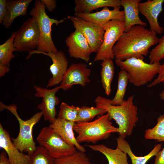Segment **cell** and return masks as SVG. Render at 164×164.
I'll list each match as a JSON object with an SVG mask.
<instances>
[{
  "mask_svg": "<svg viewBox=\"0 0 164 164\" xmlns=\"http://www.w3.org/2000/svg\"><path fill=\"white\" fill-rule=\"evenodd\" d=\"M150 63L160 62L164 59V35L159 39L158 44L149 52Z\"/></svg>",
  "mask_w": 164,
  "mask_h": 164,
  "instance_id": "32",
  "label": "cell"
},
{
  "mask_svg": "<svg viewBox=\"0 0 164 164\" xmlns=\"http://www.w3.org/2000/svg\"><path fill=\"white\" fill-rule=\"evenodd\" d=\"M9 67L0 64V77L4 76L5 73L9 72Z\"/></svg>",
  "mask_w": 164,
  "mask_h": 164,
  "instance_id": "38",
  "label": "cell"
},
{
  "mask_svg": "<svg viewBox=\"0 0 164 164\" xmlns=\"http://www.w3.org/2000/svg\"><path fill=\"white\" fill-rule=\"evenodd\" d=\"M40 1L50 12H53L56 7V3L55 0H40Z\"/></svg>",
  "mask_w": 164,
  "mask_h": 164,
  "instance_id": "35",
  "label": "cell"
},
{
  "mask_svg": "<svg viewBox=\"0 0 164 164\" xmlns=\"http://www.w3.org/2000/svg\"><path fill=\"white\" fill-rule=\"evenodd\" d=\"M0 147L7 155L11 164H29L30 156L20 152L15 146L9 132L0 123Z\"/></svg>",
  "mask_w": 164,
  "mask_h": 164,
  "instance_id": "16",
  "label": "cell"
},
{
  "mask_svg": "<svg viewBox=\"0 0 164 164\" xmlns=\"http://www.w3.org/2000/svg\"><path fill=\"white\" fill-rule=\"evenodd\" d=\"M30 156L29 164H54L55 159L43 147L39 145Z\"/></svg>",
  "mask_w": 164,
  "mask_h": 164,
  "instance_id": "30",
  "label": "cell"
},
{
  "mask_svg": "<svg viewBox=\"0 0 164 164\" xmlns=\"http://www.w3.org/2000/svg\"><path fill=\"white\" fill-rule=\"evenodd\" d=\"M6 0H0V24L3 23L7 12Z\"/></svg>",
  "mask_w": 164,
  "mask_h": 164,
  "instance_id": "34",
  "label": "cell"
},
{
  "mask_svg": "<svg viewBox=\"0 0 164 164\" xmlns=\"http://www.w3.org/2000/svg\"><path fill=\"white\" fill-rule=\"evenodd\" d=\"M102 27L105 30L104 39L94 61L115 58L113 47L125 29V21L117 19L109 21Z\"/></svg>",
  "mask_w": 164,
  "mask_h": 164,
  "instance_id": "8",
  "label": "cell"
},
{
  "mask_svg": "<svg viewBox=\"0 0 164 164\" xmlns=\"http://www.w3.org/2000/svg\"><path fill=\"white\" fill-rule=\"evenodd\" d=\"M106 113V110L101 108L83 106L80 108L76 122H90L96 116L102 115Z\"/></svg>",
  "mask_w": 164,
  "mask_h": 164,
  "instance_id": "27",
  "label": "cell"
},
{
  "mask_svg": "<svg viewBox=\"0 0 164 164\" xmlns=\"http://www.w3.org/2000/svg\"><path fill=\"white\" fill-rule=\"evenodd\" d=\"M154 164H164V147L155 155Z\"/></svg>",
  "mask_w": 164,
  "mask_h": 164,
  "instance_id": "36",
  "label": "cell"
},
{
  "mask_svg": "<svg viewBox=\"0 0 164 164\" xmlns=\"http://www.w3.org/2000/svg\"><path fill=\"white\" fill-rule=\"evenodd\" d=\"M91 73V69L85 63H80L71 64L68 67L60 84V89L66 91L75 84L84 87L90 82L89 77Z\"/></svg>",
  "mask_w": 164,
  "mask_h": 164,
  "instance_id": "13",
  "label": "cell"
},
{
  "mask_svg": "<svg viewBox=\"0 0 164 164\" xmlns=\"http://www.w3.org/2000/svg\"><path fill=\"white\" fill-rule=\"evenodd\" d=\"M128 82L127 72L121 70L118 74V87L116 93L114 97L111 100L110 103L111 104L118 105L123 102Z\"/></svg>",
  "mask_w": 164,
  "mask_h": 164,
  "instance_id": "26",
  "label": "cell"
},
{
  "mask_svg": "<svg viewBox=\"0 0 164 164\" xmlns=\"http://www.w3.org/2000/svg\"><path fill=\"white\" fill-rule=\"evenodd\" d=\"M157 77L147 85L149 87H152L160 83H164V63L161 64L159 71Z\"/></svg>",
  "mask_w": 164,
  "mask_h": 164,
  "instance_id": "33",
  "label": "cell"
},
{
  "mask_svg": "<svg viewBox=\"0 0 164 164\" xmlns=\"http://www.w3.org/2000/svg\"><path fill=\"white\" fill-rule=\"evenodd\" d=\"M111 121L107 113L93 121L75 122L73 129L78 134L76 137L78 142L95 144L99 141L107 139L111 133H118V128L113 126Z\"/></svg>",
  "mask_w": 164,
  "mask_h": 164,
  "instance_id": "3",
  "label": "cell"
},
{
  "mask_svg": "<svg viewBox=\"0 0 164 164\" xmlns=\"http://www.w3.org/2000/svg\"><path fill=\"white\" fill-rule=\"evenodd\" d=\"M75 28L85 37L89 44L92 53H97L104 39L105 30L103 27L85 20L75 16H67Z\"/></svg>",
  "mask_w": 164,
  "mask_h": 164,
  "instance_id": "10",
  "label": "cell"
},
{
  "mask_svg": "<svg viewBox=\"0 0 164 164\" xmlns=\"http://www.w3.org/2000/svg\"><path fill=\"white\" fill-rule=\"evenodd\" d=\"M164 0H148L139 2V12L146 18L150 26V30L156 34H161L163 28L159 24L158 18L163 10Z\"/></svg>",
  "mask_w": 164,
  "mask_h": 164,
  "instance_id": "15",
  "label": "cell"
},
{
  "mask_svg": "<svg viewBox=\"0 0 164 164\" xmlns=\"http://www.w3.org/2000/svg\"><path fill=\"white\" fill-rule=\"evenodd\" d=\"M14 45L18 52H29L38 46L40 31L36 19L32 17L26 21L15 32Z\"/></svg>",
  "mask_w": 164,
  "mask_h": 164,
  "instance_id": "9",
  "label": "cell"
},
{
  "mask_svg": "<svg viewBox=\"0 0 164 164\" xmlns=\"http://www.w3.org/2000/svg\"><path fill=\"white\" fill-rule=\"evenodd\" d=\"M157 121L154 127L145 131V138L148 140H155L158 142H164V114H160Z\"/></svg>",
  "mask_w": 164,
  "mask_h": 164,
  "instance_id": "28",
  "label": "cell"
},
{
  "mask_svg": "<svg viewBox=\"0 0 164 164\" xmlns=\"http://www.w3.org/2000/svg\"><path fill=\"white\" fill-rule=\"evenodd\" d=\"M134 97L130 96L118 105L111 104L110 99L100 96H97L94 100L96 106L105 109L110 119L115 121L118 126L119 136L124 138L132 134L138 120V108L134 104Z\"/></svg>",
  "mask_w": 164,
  "mask_h": 164,
  "instance_id": "2",
  "label": "cell"
},
{
  "mask_svg": "<svg viewBox=\"0 0 164 164\" xmlns=\"http://www.w3.org/2000/svg\"><path fill=\"white\" fill-rule=\"evenodd\" d=\"M29 14L36 20L40 31V39L37 48L38 51L48 53L57 51L51 36V27L53 24L58 26L64 20H58L49 17L45 11V7L39 0H36Z\"/></svg>",
  "mask_w": 164,
  "mask_h": 164,
  "instance_id": "6",
  "label": "cell"
},
{
  "mask_svg": "<svg viewBox=\"0 0 164 164\" xmlns=\"http://www.w3.org/2000/svg\"><path fill=\"white\" fill-rule=\"evenodd\" d=\"M74 11L76 13H90L101 7H112L120 8L121 0H75Z\"/></svg>",
  "mask_w": 164,
  "mask_h": 164,
  "instance_id": "21",
  "label": "cell"
},
{
  "mask_svg": "<svg viewBox=\"0 0 164 164\" xmlns=\"http://www.w3.org/2000/svg\"><path fill=\"white\" fill-rule=\"evenodd\" d=\"M34 87L36 91L35 96L43 98L38 108L42 112L44 120L52 123L56 118V106L59 104L60 101L56 94L61 89L60 86L50 89L36 85Z\"/></svg>",
  "mask_w": 164,
  "mask_h": 164,
  "instance_id": "11",
  "label": "cell"
},
{
  "mask_svg": "<svg viewBox=\"0 0 164 164\" xmlns=\"http://www.w3.org/2000/svg\"><path fill=\"white\" fill-rule=\"evenodd\" d=\"M80 107L69 105L65 102L61 103L57 118L76 122Z\"/></svg>",
  "mask_w": 164,
  "mask_h": 164,
  "instance_id": "31",
  "label": "cell"
},
{
  "mask_svg": "<svg viewBox=\"0 0 164 164\" xmlns=\"http://www.w3.org/2000/svg\"><path fill=\"white\" fill-rule=\"evenodd\" d=\"M54 164H92L85 152L77 150L73 154L55 159Z\"/></svg>",
  "mask_w": 164,
  "mask_h": 164,
  "instance_id": "29",
  "label": "cell"
},
{
  "mask_svg": "<svg viewBox=\"0 0 164 164\" xmlns=\"http://www.w3.org/2000/svg\"><path fill=\"white\" fill-rule=\"evenodd\" d=\"M32 0H7V12L2 23L6 29L9 28L14 19L21 16H26L27 9Z\"/></svg>",
  "mask_w": 164,
  "mask_h": 164,
  "instance_id": "20",
  "label": "cell"
},
{
  "mask_svg": "<svg viewBox=\"0 0 164 164\" xmlns=\"http://www.w3.org/2000/svg\"><path fill=\"white\" fill-rule=\"evenodd\" d=\"M116 64L127 73L128 82L137 87L147 84L158 74L160 62L147 63L143 60L132 58L124 61L115 59Z\"/></svg>",
  "mask_w": 164,
  "mask_h": 164,
  "instance_id": "5",
  "label": "cell"
},
{
  "mask_svg": "<svg viewBox=\"0 0 164 164\" xmlns=\"http://www.w3.org/2000/svg\"><path fill=\"white\" fill-rule=\"evenodd\" d=\"M102 66L101 72V81L105 94L109 95L111 92V84L114 72V66L112 59H105L101 64Z\"/></svg>",
  "mask_w": 164,
  "mask_h": 164,
  "instance_id": "24",
  "label": "cell"
},
{
  "mask_svg": "<svg viewBox=\"0 0 164 164\" xmlns=\"http://www.w3.org/2000/svg\"><path fill=\"white\" fill-rule=\"evenodd\" d=\"M86 146L103 154L107 159L108 164H129L127 154L117 148L113 149L103 144Z\"/></svg>",
  "mask_w": 164,
  "mask_h": 164,
  "instance_id": "23",
  "label": "cell"
},
{
  "mask_svg": "<svg viewBox=\"0 0 164 164\" xmlns=\"http://www.w3.org/2000/svg\"><path fill=\"white\" fill-rule=\"evenodd\" d=\"M120 9L116 8L111 10L108 7H105L101 10L95 12L74 13V14L77 17L102 27L108 22L112 20L125 21L124 10L120 11Z\"/></svg>",
  "mask_w": 164,
  "mask_h": 164,
  "instance_id": "17",
  "label": "cell"
},
{
  "mask_svg": "<svg viewBox=\"0 0 164 164\" xmlns=\"http://www.w3.org/2000/svg\"><path fill=\"white\" fill-rule=\"evenodd\" d=\"M121 6L124 8L125 29L128 31L135 25L146 27V23L142 21L139 16L138 4L141 0H121Z\"/></svg>",
  "mask_w": 164,
  "mask_h": 164,
  "instance_id": "19",
  "label": "cell"
},
{
  "mask_svg": "<svg viewBox=\"0 0 164 164\" xmlns=\"http://www.w3.org/2000/svg\"><path fill=\"white\" fill-rule=\"evenodd\" d=\"M75 123L57 118L49 126L67 143L74 146L77 150L85 152V149L78 142L75 136L73 129Z\"/></svg>",
  "mask_w": 164,
  "mask_h": 164,
  "instance_id": "18",
  "label": "cell"
},
{
  "mask_svg": "<svg viewBox=\"0 0 164 164\" xmlns=\"http://www.w3.org/2000/svg\"><path fill=\"white\" fill-rule=\"evenodd\" d=\"M0 109L1 111L4 109L9 110L16 118L19 123V132L16 138H11V140L20 152L31 155L36 150L37 147L33 138V128L41 119L43 116L42 112L41 111L36 113L30 119L24 120L18 114L17 107L14 104L7 105L0 101Z\"/></svg>",
  "mask_w": 164,
  "mask_h": 164,
  "instance_id": "4",
  "label": "cell"
},
{
  "mask_svg": "<svg viewBox=\"0 0 164 164\" xmlns=\"http://www.w3.org/2000/svg\"><path fill=\"white\" fill-rule=\"evenodd\" d=\"M159 96L160 98V99L164 101V88L163 90L159 94Z\"/></svg>",
  "mask_w": 164,
  "mask_h": 164,
  "instance_id": "39",
  "label": "cell"
},
{
  "mask_svg": "<svg viewBox=\"0 0 164 164\" xmlns=\"http://www.w3.org/2000/svg\"><path fill=\"white\" fill-rule=\"evenodd\" d=\"M156 34L143 26H132L122 34L113 47L114 58L121 61L132 58L143 60L150 47L158 44Z\"/></svg>",
  "mask_w": 164,
  "mask_h": 164,
  "instance_id": "1",
  "label": "cell"
},
{
  "mask_svg": "<svg viewBox=\"0 0 164 164\" xmlns=\"http://www.w3.org/2000/svg\"><path fill=\"white\" fill-rule=\"evenodd\" d=\"M36 142L54 159L71 155L77 150L74 146L65 142L49 126L41 129L36 138Z\"/></svg>",
  "mask_w": 164,
  "mask_h": 164,
  "instance_id": "7",
  "label": "cell"
},
{
  "mask_svg": "<svg viewBox=\"0 0 164 164\" xmlns=\"http://www.w3.org/2000/svg\"><path fill=\"white\" fill-rule=\"evenodd\" d=\"M15 32H12L10 37L0 45V64L9 66L10 61L15 56L13 53L17 50L14 45Z\"/></svg>",
  "mask_w": 164,
  "mask_h": 164,
  "instance_id": "25",
  "label": "cell"
},
{
  "mask_svg": "<svg viewBox=\"0 0 164 164\" xmlns=\"http://www.w3.org/2000/svg\"><path fill=\"white\" fill-rule=\"evenodd\" d=\"M65 42L71 57L80 59L87 63L89 61L91 50L86 39L80 32L75 29Z\"/></svg>",
  "mask_w": 164,
  "mask_h": 164,
  "instance_id": "14",
  "label": "cell"
},
{
  "mask_svg": "<svg viewBox=\"0 0 164 164\" xmlns=\"http://www.w3.org/2000/svg\"><path fill=\"white\" fill-rule=\"evenodd\" d=\"M0 164H11L7 153L4 150L0 153Z\"/></svg>",
  "mask_w": 164,
  "mask_h": 164,
  "instance_id": "37",
  "label": "cell"
},
{
  "mask_svg": "<svg viewBox=\"0 0 164 164\" xmlns=\"http://www.w3.org/2000/svg\"><path fill=\"white\" fill-rule=\"evenodd\" d=\"M36 53L42 54L49 56L53 62L50 67L52 77L49 80L46 87H51L60 84L68 67V61L65 54L61 51L46 53L33 50L29 52V54L27 58H29L32 55Z\"/></svg>",
  "mask_w": 164,
  "mask_h": 164,
  "instance_id": "12",
  "label": "cell"
},
{
  "mask_svg": "<svg viewBox=\"0 0 164 164\" xmlns=\"http://www.w3.org/2000/svg\"><path fill=\"white\" fill-rule=\"evenodd\" d=\"M117 142L116 148L126 153L130 157L132 164H146L152 157L162 149V145L158 144L155 145L152 151L148 154L144 156H138L132 152L129 143L125 138L119 136L116 138Z\"/></svg>",
  "mask_w": 164,
  "mask_h": 164,
  "instance_id": "22",
  "label": "cell"
}]
</instances>
